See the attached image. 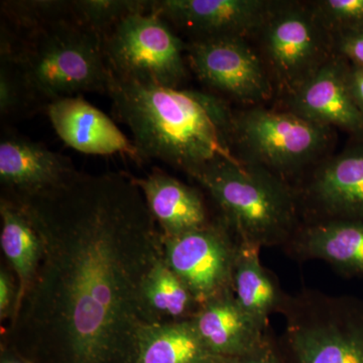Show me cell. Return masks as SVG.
I'll use <instances>...</instances> for the list:
<instances>
[{
	"mask_svg": "<svg viewBox=\"0 0 363 363\" xmlns=\"http://www.w3.org/2000/svg\"><path fill=\"white\" fill-rule=\"evenodd\" d=\"M20 302V288L11 267L2 264L0 269V321L11 322Z\"/></svg>",
	"mask_w": 363,
	"mask_h": 363,
	"instance_id": "27",
	"label": "cell"
},
{
	"mask_svg": "<svg viewBox=\"0 0 363 363\" xmlns=\"http://www.w3.org/2000/svg\"><path fill=\"white\" fill-rule=\"evenodd\" d=\"M33 99L52 102L83 93H108L112 73L104 35L76 21L28 33L11 52Z\"/></svg>",
	"mask_w": 363,
	"mask_h": 363,
	"instance_id": "4",
	"label": "cell"
},
{
	"mask_svg": "<svg viewBox=\"0 0 363 363\" xmlns=\"http://www.w3.org/2000/svg\"><path fill=\"white\" fill-rule=\"evenodd\" d=\"M259 35L267 70L286 96L333 55L330 35L311 9L298 4L279 2Z\"/></svg>",
	"mask_w": 363,
	"mask_h": 363,
	"instance_id": "8",
	"label": "cell"
},
{
	"mask_svg": "<svg viewBox=\"0 0 363 363\" xmlns=\"http://www.w3.org/2000/svg\"><path fill=\"white\" fill-rule=\"evenodd\" d=\"M283 250L298 262H327L343 278L363 277V220L303 223Z\"/></svg>",
	"mask_w": 363,
	"mask_h": 363,
	"instance_id": "16",
	"label": "cell"
},
{
	"mask_svg": "<svg viewBox=\"0 0 363 363\" xmlns=\"http://www.w3.org/2000/svg\"><path fill=\"white\" fill-rule=\"evenodd\" d=\"M333 128L298 116L257 106L234 114L236 156L277 175L297 174L317 161L332 142Z\"/></svg>",
	"mask_w": 363,
	"mask_h": 363,
	"instance_id": "6",
	"label": "cell"
},
{
	"mask_svg": "<svg viewBox=\"0 0 363 363\" xmlns=\"http://www.w3.org/2000/svg\"><path fill=\"white\" fill-rule=\"evenodd\" d=\"M0 245L18 279L21 302L39 267L42 240L23 207L6 196L0 200Z\"/></svg>",
	"mask_w": 363,
	"mask_h": 363,
	"instance_id": "21",
	"label": "cell"
},
{
	"mask_svg": "<svg viewBox=\"0 0 363 363\" xmlns=\"http://www.w3.org/2000/svg\"><path fill=\"white\" fill-rule=\"evenodd\" d=\"M108 95L142 160H159L194 179L213 162L238 157L235 113L217 95L143 84L113 74Z\"/></svg>",
	"mask_w": 363,
	"mask_h": 363,
	"instance_id": "2",
	"label": "cell"
},
{
	"mask_svg": "<svg viewBox=\"0 0 363 363\" xmlns=\"http://www.w3.org/2000/svg\"><path fill=\"white\" fill-rule=\"evenodd\" d=\"M278 336L288 363H363V301L303 289L288 294Z\"/></svg>",
	"mask_w": 363,
	"mask_h": 363,
	"instance_id": "5",
	"label": "cell"
},
{
	"mask_svg": "<svg viewBox=\"0 0 363 363\" xmlns=\"http://www.w3.org/2000/svg\"><path fill=\"white\" fill-rule=\"evenodd\" d=\"M152 1L142 0H74L76 23L101 35L131 14L150 13Z\"/></svg>",
	"mask_w": 363,
	"mask_h": 363,
	"instance_id": "23",
	"label": "cell"
},
{
	"mask_svg": "<svg viewBox=\"0 0 363 363\" xmlns=\"http://www.w3.org/2000/svg\"><path fill=\"white\" fill-rule=\"evenodd\" d=\"M311 9L330 35L363 30V0H321Z\"/></svg>",
	"mask_w": 363,
	"mask_h": 363,
	"instance_id": "25",
	"label": "cell"
},
{
	"mask_svg": "<svg viewBox=\"0 0 363 363\" xmlns=\"http://www.w3.org/2000/svg\"><path fill=\"white\" fill-rule=\"evenodd\" d=\"M77 173L67 157L23 136L4 135L0 142V183L4 196L23 199L59 187Z\"/></svg>",
	"mask_w": 363,
	"mask_h": 363,
	"instance_id": "14",
	"label": "cell"
},
{
	"mask_svg": "<svg viewBox=\"0 0 363 363\" xmlns=\"http://www.w3.org/2000/svg\"><path fill=\"white\" fill-rule=\"evenodd\" d=\"M162 235L178 236L209 225L211 218L202 193L162 169L133 178Z\"/></svg>",
	"mask_w": 363,
	"mask_h": 363,
	"instance_id": "18",
	"label": "cell"
},
{
	"mask_svg": "<svg viewBox=\"0 0 363 363\" xmlns=\"http://www.w3.org/2000/svg\"><path fill=\"white\" fill-rule=\"evenodd\" d=\"M333 54L352 65L363 67V30L330 35Z\"/></svg>",
	"mask_w": 363,
	"mask_h": 363,
	"instance_id": "28",
	"label": "cell"
},
{
	"mask_svg": "<svg viewBox=\"0 0 363 363\" xmlns=\"http://www.w3.org/2000/svg\"><path fill=\"white\" fill-rule=\"evenodd\" d=\"M279 2L266 0H159L152 13L190 35L191 40L240 38L259 33Z\"/></svg>",
	"mask_w": 363,
	"mask_h": 363,
	"instance_id": "12",
	"label": "cell"
},
{
	"mask_svg": "<svg viewBox=\"0 0 363 363\" xmlns=\"http://www.w3.org/2000/svg\"><path fill=\"white\" fill-rule=\"evenodd\" d=\"M33 99L23 74L11 54L1 52L0 65V113L13 116Z\"/></svg>",
	"mask_w": 363,
	"mask_h": 363,
	"instance_id": "26",
	"label": "cell"
},
{
	"mask_svg": "<svg viewBox=\"0 0 363 363\" xmlns=\"http://www.w3.org/2000/svg\"><path fill=\"white\" fill-rule=\"evenodd\" d=\"M260 248L240 243L233 277V294L241 308L264 329L269 318L279 314L288 294L276 274L262 266Z\"/></svg>",
	"mask_w": 363,
	"mask_h": 363,
	"instance_id": "19",
	"label": "cell"
},
{
	"mask_svg": "<svg viewBox=\"0 0 363 363\" xmlns=\"http://www.w3.org/2000/svg\"><path fill=\"white\" fill-rule=\"evenodd\" d=\"M1 7L11 23L28 33L63 21H76L73 1H4Z\"/></svg>",
	"mask_w": 363,
	"mask_h": 363,
	"instance_id": "24",
	"label": "cell"
},
{
	"mask_svg": "<svg viewBox=\"0 0 363 363\" xmlns=\"http://www.w3.org/2000/svg\"><path fill=\"white\" fill-rule=\"evenodd\" d=\"M47 113L59 138L77 152L98 156L128 155L135 161L142 160L135 143L111 118L81 96L50 102Z\"/></svg>",
	"mask_w": 363,
	"mask_h": 363,
	"instance_id": "15",
	"label": "cell"
},
{
	"mask_svg": "<svg viewBox=\"0 0 363 363\" xmlns=\"http://www.w3.org/2000/svg\"><path fill=\"white\" fill-rule=\"evenodd\" d=\"M348 63L333 54L295 92L288 95L289 111L313 123L338 128L363 140V116L348 82Z\"/></svg>",
	"mask_w": 363,
	"mask_h": 363,
	"instance_id": "13",
	"label": "cell"
},
{
	"mask_svg": "<svg viewBox=\"0 0 363 363\" xmlns=\"http://www.w3.org/2000/svg\"><path fill=\"white\" fill-rule=\"evenodd\" d=\"M11 200L39 233L42 257L7 338L52 363H135L140 332L152 324L143 281L162 255V233L133 178L77 172Z\"/></svg>",
	"mask_w": 363,
	"mask_h": 363,
	"instance_id": "1",
	"label": "cell"
},
{
	"mask_svg": "<svg viewBox=\"0 0 363 363\" xmlns=\"http://www.w3.org/2000/svg\"><path fill=\"white\" fill-rule=\"evenodd\" d=\"M143 304L152 323L192 319L200 303L162 255L143 281Z\"/></svg>",
	"mask_w": 363,
	"mask_h": 363,
	"instance_id": "22",
	"label": "cell"
},
{
	"mask_svg": "<svg viewBox=\"0 0 363 363\" xmlns=\"http://www.w3.org/2000/svg\"><path fill=\"white\" fill-rule=\"evenodd\" d=\"M112 74L143 84L180 88L187 78L186 44L159 14H131L104 35Z\"/></svg>",
	"mask_w": 363,
	"mask_h": 363,
	"instance_id": "7",
	"label": "cell"
},
{
	"mask_svg": "<svg viewBox=\"0 0 363 363\" xmlns=\"http://www.w3.org/2000/svg\"><path fill=\"white\" fill-rule=\"evenodd\" d=\"M240 241L217 217L209 225L178 236L162 235V255L200 305L233 294Z\"/></svg>",
	"mask_w": 363,
	"mask_h": 363,
	"instance_id": "9",
	"label": "cell"
},
{
	"mask_svg": "<svg viewBox=\"0 0 363 363\" xmlns=\"http://www.w3.org/2000/svg\"><path fill=\"white\" fill-rule=\"evenodd\" d=\"M240 243L284 247L303 224L292 184L240 157L221 160L195 177Z\"/></svg>",
	"mask_w": 363,
	"mask_h": 363,
	"instance_id": "3",
	"label": "cell"
},
{
	"mask_svg": "<svg viewBox=\"0 0 363 363\" xmlns=\"http://www.w3.org/2000/svg\"><path fill=\"white\" fill-rule=\"evenodd\" d=\"M224 363H288L278 342V336L272 331L266 343L250 354L228 358Z\"/></svg>",
	"mask_w": 363,
	"mask_h": 363,
	"instance_id": "29",
	"label": "cell"
},
{
	"mask_svg": "<svg viewBox=\"0 0 363 363\" xmlns=\"http://www.w3.org/2000/svg\"><path fill=\"white\" fill-rule=\"evenodd\" d=\"M1 363H32L28 360L25 359L23 357H16V355L11 354V353H4L1 357Z\"/></svg>",
	"mask_w": 363,
	"mask_h": 363,
	"instance_id": "31",
	"label": "cell"
},
{
	"mask_svg": "<svg viewBox=\"0 0 363 363\" xmlns=\"http://www.w3.org/2000/svg\"><path fill=\"white\" fill-rule=\"evenodd\" d=\"M203 342L217 357L238 358L262 347L272 327L264 329L241 308L234 294L200 306L191 319Z\"/></svg>",
	"mask_w": 363,
	"mask_h": 363,
	"instance_id": "17",
	"label": "cell"
},
{
	"mask_svg": "<svg viewBox=\"0 0 363 363\" xmlns=\"http://www.w3.org/2000/svg\"><path fill=\"white\" fill-rule=\"evenodd\" d=\"M203 342L190 320L147 324L140 332L135 363H224Z\"/></svg>",
	"mask_w": 363,
	"mask_h": 363,
	"instance_id": "20",
	"label": "cell"
},
{
	"mask_svg": "<svg viewBox=\"0 0 363 363\" xmlns=\"http://www.w3.org/2000/svg\"><path fill=\"white\" fill-rule=\"evenodd\" d=\"M186 54L192 70L208 87L248 104L272 97L267 67L245 39L190 40Z\"/></svg>",
	"mask_w": 363,
	"mask_h": 363,
	"instance_id": "10",
	"label": "cell"
},
{
	"mask_svg": "<svg viewBox=\"0 0 363 363\" xmlns=\"http://www.w3.org/2000/svg\"><path fill=\"white\" fill-rule=\"evenodd\" d=\"M348 82L351 94L355 104L363 116V67L352 65L348 67Z\"/></svg>",
	"mask_w": 363,
	"mask_h": 363,
	"instance_id": "30",
	"label": "cell"
},
{
	"mask_svg": "<svg viewBox=\"0 0 363 363\" xmlns=\"http://www.w3.org/2000/svg\"><path fill=\"white\" fill-rule=\"evenodd\" d=\"M293 187L303 223L363 220V140L322 162Z\"/></svg>",
	"mask_w": 363,
	"mask_h": 363,
	"instance_id": "11",
	"label": "cell"
}]
</instances>
